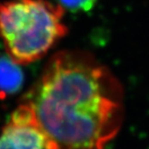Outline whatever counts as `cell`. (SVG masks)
I'll use <instances>...</instances> for the list:
<instances>
[{"mask_svg":"<svg viewBox=\"0 0 149 149\" xmlns=\"http://www.w3.org/2000/svg\"><path fill=\"white\" fill-rule=\"evenodd\" d=\"M46 149H104L123 123V89L92 54L63 50L22 98Z\"/></svg>","mask_w":149,"mask_h":149,"instance_id":"1","label":"cell"},{"mask_svg":"<svg viewBox=\"0 0 149 149\" xmlns=\"http://www.w3.org/2000/svg\"><path fill=\"white\" fill-rule=\"evenodd\" d=\"M98 0H58L59 5L73 13H86L95 6Z\"/></svg>","mask_w":149,"mask_h":149,"instance_id":"5","label":"cell"},{"mask_svg":"<svg viewBox=\"0 0 149 149\" xmlns=\"http://www.w3.org/2000/svg\"><path fill=\"white\" fill-rule=\"evenodd\" d=\"M24 75L19 63L8 55H0V98H4L20 91Z\"/></svg>","mask_w":149,"mask_h":149,"instance_id":"4","label":"cell"},{"mask_svg":"<svg viewBox=\"0 0 149 149\" xmlns=\"http://www.w3.org/2000/svg\"><path fill=\"white\" fill-rule=\"evenodd\" d=\"M64 8L49 0L0 2V38L7 55L19 64L42 58L67 31Z\"/></svg>","mask_w":149,"mask_h":149,"instance_id":"2","label":"cell"},{"mask_svg":"<svg viewBox=\"0 0 149 149\" xmlns=\"http://www.w3.org/2000/svg\"><path fill=\"white\" fill-rule=\"evenodd\" d=\"M0 149H46L44 134L23 104H20L3 128Z\"/></svg>","mask_w":149,"mask_h":149,"instance_id":"3","label":"cell"}]
</instances>
